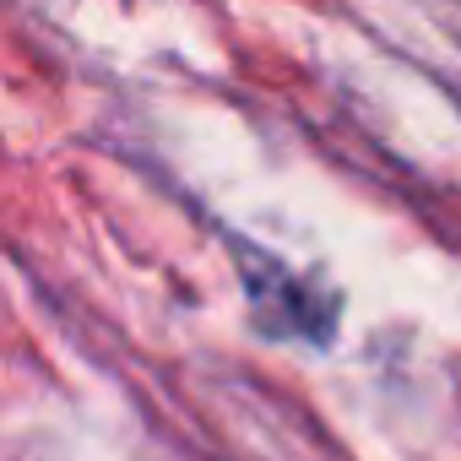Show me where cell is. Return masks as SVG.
<instances>
[{"instance_id":"obj_1","label":"cell","mask_w":461,"mask_h":461,"mask_svg":"<svg viewBox=\"0 0 461 461\" xmlns=\"http://www.w3.org/2000/svg\"><path fill=\"white\" fill-rule=\"evenodd\" d=\"M240 261H245V299H250L256 326H261L267 337H315V342L331 337L337 294H315L299 272L277 267L272 256L240 250Z\"/></svg>"}]
</instances>
